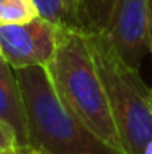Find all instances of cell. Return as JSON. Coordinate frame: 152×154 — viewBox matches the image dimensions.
Instances as JSON below:
<instances>
[{
    "label": "cell",
    "instance_id": "obj_1",
    "mask_svg": "<svg viewBox=\"0 0 152 154\" xmlns=\"http://www.w3.org/2000/svg\"><path fill=\"white\" fill-rule=\"evenodd\" d=\"M46 69L54 90L69 112L106 144L124 152L103 82L84 33L59 28L56 53Z\"/></svg>",
    "mask_w": 152,
    "mask_h": 154
},
{
    "label": "cell",
    "instance_id": "obj_2",
    "mask_svg": "<svg viewBox=\"0 0 152 154\" xmlns=\"http://www.w3.org/2000/svg\"><path fill=\"white\" fill-rule=\"evenodd\" d=\"M30 126V146L48 154H124L106 144L59 98L46 66L16 69Z\"/></svg>",
    "mask_w": 152,
    "mask_h": 154
},
{
    "label": "cell",
    "instance_id": "obj_3",
    "mask_svg": "<svg viewBox=\"0 0 152 154\" xmlns=\"http://www.w3.org/2000/svg\"><path fill=\"white\" fill-rule=\"evenodd\" d=\"M126 154H144L152 139L151 89L103 33L85 35Z\"/></svg>",
    "mask_w": 152,
    "mask_h": 154
},
{
    "label": "cell",
    "instance_id": "obj_4",
    "mask_svg": "<svg viewBox=\"0 0 152 154\" xmlns=\"http://www.w3.org/2000/svg\"><path fill=\"white\" fill-rule=\"evenodd\" d=\"M147 0H90V33H103L129 66L149 51Z\"/></svg>",
    "mask_w": 152,
    "mask_h": 154
},
{
    "label": "cell",
    "instance_id": "obj_5",
    "mask_svg": "<svg viewBox=\"0 0 152 154\" xmlns=\"http://www.w3.org/2000/svg\"><path fill=\"white\" fill-rule=\"evenodd\" d=\"M59 39V28L41 17L23 23L0 26V48L3 59L13 69L48 66Z\"/></svg>",
    "mask_w": 152,
    "mask_h": 154
},
{
    "label": "cell",
    "instance_id": "obj_6",
    "mask_svg": "<svg viewBox=\"0 0 152 154\" xmlns=\"http://www.w3.org/2000/svg\"><path fill=\"white\" fill-rule=\"evenodd\" d=\"M0 120L16 138V148L30 146V126L25 98L16 72L5 59L0 61Z\"/></svg>",
    "mask_w": 152,
    "mask_h": 154
},
{
    "label": "cell",
    "instance_id": "obj_7",
    "mask_svg": "<svg viewBox=\"0 0 152 154\" xmlns=\"http://www.w3.org/2000/svg\"><path fill=\"white\" fill-rule=\"evenodd\" d=\"M38 15L61 30L90 33V0H33Z\"/></svg>",
    "mask_w": 152,
    "mask_h": 154
},
{
    "label": "cell",
    "instance_id": "obj_8",
    "mask_svg": "<svg viewBox=\"0 0 152 154\" xmlns=\"http://www.w3.org/2000/svg\"><path fill=\"white\" fill-rule=\"evenodd\" d=\"M39 17L33 0H0V26L23 23Z\"/></svg>",
    "mask_w": 152,
    "mask_h": 154
},
{
    "label": "cell",
    "instance_id": "obj_9",
    "mask_svg": "<svg viewBox=\"0 0 152 154\" xmlns=\"http://www.w3.org/2000/svg\"><path fill=\"white\" fill-rule=\"evenodd\" d=\"M16 148V138L12 133L8 126L0 120V149L3 151H10V149Z\"/></svg>",
    "mask_w": 152,
    "mask_h": 154
},
{
    "label": "cell",
    "instance_id": "obj_10",
    "mask_svg": "<svg viewBox=\"0 0 152 154\" xmlns=\"http://www.w3.org/2000/svg\"><path fill=\"white\" fill-rule=\"evenodd\" d=\"M149 2V8H147V38H149V51L152 53V0Z\"/></svg>",
    "mask_w": 152,
    "mask_h": 154
},
{
    "label": "cell",
    "instance_id": "obj_11",
    "mask_svg": "<svg viewBox=\"0 0 152 154\" xmlns=\"http://www.w3.org/2000/svg\"><path fill=\"white\" fill-rule=\"evenodd\" d=\"M16 154H48L46 151L34 146H23V148H16Z\"/></svg>",
    "mask_w": 152,
    "mask_h": 154
},
{
    "label": "cell",
    "instance_id": "obj_12",
    "mask_svg": "<svg viewBox=\"0 0 152 154\" xmlns=\"http://www.w3.org/2000/svg\"><path fill=\"white\" fill-rule=\"evenodd\" d=\"M144 154H152V139L149 141V144L146 146V149H144Z\"/></svg>",
    "mask_w": 152,
    "mask_h": 154
},
{
    "label": "cell",
    "instance_id": "obj_13",
    "mask_svg": "<svg viewBox=\"0 0 152 154\" xmlns=\"http://www.w3.org/2000/svg\"><path fill=\"white\" fill-rule=\"evenodd\" d=\"M3 154H16V148L15 149H10V151H5Z\"/></svg>",
    "mask_w": 152,
    "mask_h": 154
},
{
    "label": "cell",
    "instance_id": "obj_14",
    "mask_svg": "<svg viewBox=\"0 0 152 154\" xmlns=\"http://www.w3.org/2000/svg\"><path fill=\"white\" fill-rule=\"evenodd\" d=\"M0 61H3V53H2V48H0Z\"/></svg>",
    "mask_w": 152,
    "mask_h": 154
},
{
    "label": "cell",
    "instance_id": "obj_15",
    "mask_svg": "<svg viewBox=\"0 0 152 154\" xmlns=\"http://www.w3.org/2000/svg\"><path fill=\"white\" fill-rule=\"evenodd\" d=\"M151 103H152V89H151Z\"/></svg>",
    "mask_w": 152,
    "mask_h": 154
},
{
    "label": "cell",
    "instance_id": "obj_16",
    "mask_svg": "<svg viewBox=\"0 0 152 154\" xmlns=\"http://www.w3.org/2000/svg\"><path fill=\"white\" fill-rule=\"evenodd\" d=\"M3 152H5V151H3V149H0V154H3Z\"/></svg>",
    "mask_w": 152,
    "mask_h": 154
}]
</instances>
